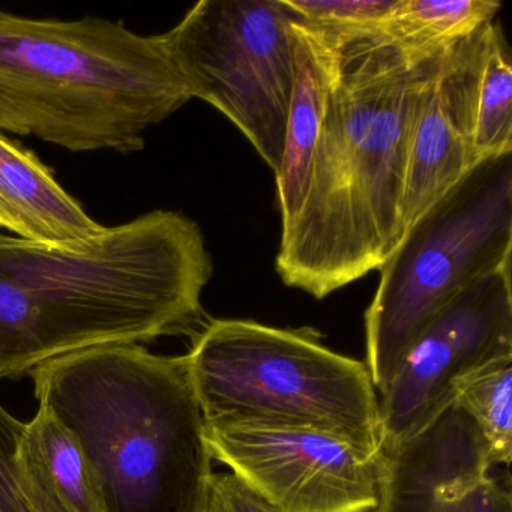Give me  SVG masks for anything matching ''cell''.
Masks as SVG:
<instances>
[{"instance_id":"1","label":"cell","mask_w":512,"mask_h":512,"mask_svg":"<svg viewBox=\"0 0 512 512\" xmlns=\"http://www.w3.org/2000/svg\"><path fill=\"white\" fill-rule=\"evenodd\" d=\"M302 25L319 43L328 92L307 196L281 227L277 271L323 299L380 269L403 239L410 127L446 49L425 55L382 32Z\"/></svg>"},{"instance_id":"2","label":"cell","mask_w":512,"mask_h":512,"mask_svg":"<svg viewBox=\"0 0 512 512\" xmlns=\"http://www.w3.org/2000/svg\"><path fill=\"white\" fill-rule=\"evenodd\" d=\"M202 230L175 211L106 227L80 250L0 232V382L62 356L205 328Z\"/></svg>"},{"instance_id":"3","label":"cell","mask_w":512,"mask_h":512,"mask_svg":"<svg viewBox=\"0 0 512 512\" xmlns=\"http://www.w3.org/2000/svg\"><path fill=\"white\" fill-rule=\"evenodd\" d=\"M35 398L88 455L106 512H197L212 457L188 356L113 344L31 373Z\"/></svg>"},{"instance_id":"4","label":"cell","mask_w":512,"mask_h":512,"mask_svg":"<svg viewBox=\"0 0 512 512\" xmlns=\"http://www.w3.org/2000/svg\"><path fill=\"white\" fill-rule=\"evenodd\" d=\"M190 100L164 34L145 37L100 17L35 20L0 10V133L130 154Z\"/></svg>"},{"instance_id":"5","label":"cell","mask_w":512,"mask_h":512,"mask_svg":"<svg viewBox=\"0 0 512 512\" xmlns=\"http://www.w3.org/2000/svg\"><path fill=\"white\" fill-rule=\"evenodd\" d=\"M205 422L325 431L377 454L379 397L365 362L311 328L209 320L187 353Z\"/></svg>"},{"instance_id":"6","label":"cell","mask_w":512,"mask_h":512,"mask_svg":"<svg viewBox=\"0 0 512 512\" xmlns=\"http://www.w3.org/2000/svg\"><path fill=\"white\" fill-rule=\"evenodd\" d=\"M511 256L512 154H505L473 167L380 266L365 313V365L380 394L431 317Z\"/></svg>"},{"instance_id":"7","label":"cell","mask_w":512,"mask_h":512,"mask_svg":"<svg viewBox=\"0 0 512 512\" xmlns=\"http://www.w3.org/2000/svg\"><path fill=\"white\" fill-rule=\"evenodd\" d=\"M283 0H202L164 34L191 98L223 113L277 175L295 86Z\"/></svg>"},{"instance_id":"8","label":"cell","mask_w":512,"mask_h":512,"mask_svg":"<svg viewBox=\"0 0 512 512\" xmlns=\"http://www.w3.org/2000/svg\"><path fill=\"white\" fill-rule=\"evenodd\" d=\"M511 265L452 296L419 332L379 400L380 445L424 430L455 401L461 380L512 356Z\"/></svg>"},{"instance_id":"9","label":"cell","mask_w":512,"mask_h":512,"mask_svg":"<svg viewBox=\"0 0 512 512\" xmlns=\"http://www.w3.org/2000/svg\"><path fill=\"white\" fill-rule=\"evenodd\" d=\"M212 460L281 512H373L377 454L335 434L205 422Z\"/></svg>"},{"instance_id":"10","label":"cell","mask_w":512,"mask_h":512,"mask_svg":"<svg viewBox=\"0 0 512 512\" xmlns=\"http://www.w3.org/2000/svg\"><path fill=\"white\" fill-rule=\"evenodd\" d=\"M493 466L473 419L451 404L415 436L380 445L373 512H443L484 482Z\"/></svg>"},{"instance_id":"11","label":"cell","mask_w":512,"mask_h":512,"mask_svg":"<svg viewBox=\"0 0 512 512\" xmlns=\"http://www.w3.org/2000/svg\"><path fill=\"white\" fill-rule=\"evenodd\" d=\"M443 55L419 94L410 127L401 205L404 235L479 164L473 154L472 110L440 82Z\"/></svg>"},{"instance_id":"12","label":"cell","mask_w":512,"mask_h":512,"mask_svg":"<svg viewBox=\"0 0 512 512\" xmlns=\"http://www.w3.org/2000/svg\"><path fill=\"white\" fill-rule=\"evenodd\" d=\"M62 250H80L106 227L89 217L29 149L0 133V232Z\"/></svg>"},{"instance_id":"13","label":"cell","mask_w":512,"mask_h":512,"mask_svg":"<svg viewBox=\"0 0 512 512\" xmlns=\"http://www.w3.org/2000/svg\"><path fill=\"white\" fill-rule=\"evenodd\" d=\"M17 464L43 512H106L97 473L76 434L38 409L26 422Z\"/></svg>"},{"instance_id":"14","label":"cell","mask_w":512,"mask_h":512,"mask_svg":"<svg viewBox=\"0 0 512 512\" xmlns=\"http://www.w3.org/2000/svg\"><path fill=\"white\" fill-rule=\"evenodd\" d=\"M290 31L295 47V86L287 118L283 160L280 172L275 175L281 227L289 224L304 205L328 92L325 65L316 38L293 16Z\"/></svg>"},{"instance_id":"15","label":"cell","mask_w":512,"mask_h":512,"mask_svg":"<svg viewBox=\"0 0 512 512\" xmlns=\"http://www.w3.org/2000/svg\"><path fill=\"white\" fill-rule=\"evenodd\" d=\"M499 10L494 0H397L380 32L410 52L431 55L475 34Z\"/></svg>"},{"instance_id":"16","label":"cell","mask_w":512,"mask_h":512,"mask_svg":"<svg viewBox=\"0 0 512 512\" xmlns=\"http://www.w3.org/2000/svg\"><path fill=\"white\" fill-rule=\"evenodd\" d=\"M473 154L476 161L512 154L511 53L502 26L491 23L475 95Z\"/></svg>"},{"instance_id":"17","label":"cell","mask_w":512,"mask_h":512,"mask_svg":"<svg viewBox=\"0 0 512 512\" xmlns=\"http://www.w3.org/2000/svg\"><path fill=\"white\" fill-rule=\"evenodd\" d=\"M455 404L475 422L490 449L493 464H511L512 356L479 368L455 388Z\"/></svg>"},{"instance_id":"18","label":"cell","mask_w":512,"mask_h":512,"mask_svg":"<svg viewBox=\"0 0 512 512\" xmlns=\"http://www.w3.org/2000/svg\"><path fill=\"white\" fill-rule=\"evenodd\" d=\"M305 25L325 31L380 32L397 0H283Z\"/></svg>"},{"instance_id":"19","label":"cell","mask_w":512,"mask_h":512,"mask_svg":"<svg viewBox=\"0 0 512 512\" xmlns=\"http://www.w3.org/2000/svg\"><path fill=\"white\" fill-rule=\"evenodd\" d=\"M23 430L25 422L0 404V512H43L17 464Z\"/></svg>"},{"instance_id":"20","label":"cell","mask_w":512,"mask_h":512,"mask_svg":"<svg viewBox=\"0 0 512 512\" xmlns=\"http://www.w3.org/2000/svg\"><path fill=\"white\" fill-rule=\"evenodd\" d=\"M197 512H281L233 472L214 473Z\"/></svg>"},{"instance_id":"21","label":"cell","mask_w":512,"mask_h":512,"mask_svg":"<svg viewBox=\"0 0 512 512\" xmlns=\"http://www.w3.org/2000/svg\"><path fill=\"white\" fill-rule=\"evenodd\" d=\"M443 512H512L511 482L488 476L469 493L452 500Z\"/></svg>"}]
</instances>
